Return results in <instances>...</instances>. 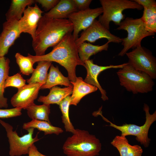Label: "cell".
Wrapping results in <instances>:
<instances>
[{
    "label": "cell",
    "instance_id": "cell-1",
    "mask_svg": "<svg viewBox=\"0 0 156 156\" xmlns=\"http://www.w3.org/2000/svg\"><path fill=\"white\" fill-rule=\"evenodd\" d=\"M73 30V24L68 19H53L42 16L38 23L35 39L32 40L35 55L45 54L48 48L53 47Z\"/></svg>",
    "mask_w": 156,
    "mask_h": 156
},
{
    "label": "cell",
    "instance_id": "cell-2",
    "mask_svg": "<svg viewBox=\"0 0 156 156\" xmlns=\"http://www.w3.org/2000/svg\"><path fill=\"white\" fill-rule=\"evenodd\" d=\"M51 51L44 55L37 56L29 53V57L35 63L40 61L55 62L64 67L68 73V77L70 81L75 82L77 76L76 68L77 65L85 66L80 60L78 53V46L71 33L66 35L61 41L53 47Z\"/></svg>",
    "mask_w": 156,
    "mask_h": 156
},
{
    "label": "cell",
    "instance_id": "cell-3",
    "mask_svg": "<svg viewBox=\"0 0 156 156\" xmlns=\"http://www.w3.org/2000/svg\"><path fill=\"white\" fill-rule=\"evenodd\" d=\"M72 135L64 142L62 149L66 156H97L102 145L99 140L88 131L75 129Z\"/></svg>",
    "mask_w": 156,
    "mask_h": 156
},
{
    "label": "cell",
    "instance_id": "cell-4",
    "mask_svg": "<svg viewBox=\"0 0 156 156\" xmlns=\"http://www.w3.org/2000/svg\"><path fill=\"white\" fill-rule=\"evenodd\" d=\"M117 74L120 85L133 94L147 93L153 90L154 83L151 77L136 69L128 62Z\"/></svg>",
    "mask_w": 156,
    "mask_h": 156
},
{
    "label": "cell",
    "instance_id": "cell-5",
    "mask_svg": "<svg viewBox=\"0 0 156 156\" xmlns=\"http://www.w3.org/2000/svg\"><path fill=\"white\" fill-rule=\"evenodd\" d=\"M101 108L94 112L95 116H101L104 120L110 123L109 126L114 127L121 132V135L127 136L132 135L135 137L136 140L140 142L145 148L148 147L150 143L151 139L148 137V132L152 124L156 120V111L151 114L149 112V106L144 104L143 110L145 112L146 120L142 126H139L135 124H125L122 125L114 124L104 117L102 114Z\"/></svg>",
    "mask_w": 156,
    "mask_h": 156
},
{
    "label": "cell",
    "instance_id": "cell-6",
    "mask_svg": "<svg viewBox=\"0 0 156 156\" xmlns=\"http://www.w3.org/2000/svg\"><path fill=\"white\" fill-rule=\"evenodd\" d=\"M103 13L99 16L98 21L108 30L109 23L113 21L118 25L125 18L123 11L127 9L141 10L143 7L133 0H100Z\"/></svg>",
    "mask_w": 156,
    "mask_h": 156
},
{
    "label": "cell",
    "instance_id": "cell-7",
    "mask_svg": "<svg viewBox=\"0 0 156 156\" xmlns=\"http://www.w3.org/2000/svg\"><path fill=\"white\" fill-rule=\"evenodd\" d=\"M116 29L124 30L127 33V36L122 38L123 48L118 55L120 56L126 54L129 49L141 46V41L144 38L155 34L145 29L140 18L127 17L121 22Z\"/></svg>",
    "mask_w": 156,
    "mask_h": 156
},
{
    "label": "cell",
    "instance_id": "cell-8",
    "mask_svg": "<svg viewBox=\"0 0 156 156\" xmlns=\"http://www.w3.org/2000/svg\"><path fill=\"white\" fill-rule=\"evenodd\" d=\"M0 124L5 128L10 144L9 155L10 156H20L28 154L31 146L38 141L39 132L33 138L34 129L29 128L27 130L28 133L20 137L16 132L13 131L12 126L0 119Z\"/></svg>",
    "mask_w": 156,
    "mask_h": 156
},
{
    "label": "cell",
    "instance_id": "cell-9",
    "mask_svg": "<svg viewBox=\"0 0 156 156\" xmlns=\"http://www.w3.org/2000/svg\"><path fill=\"white\" fill-rule=\"evenodd\" d=\"M126 54L128 62L136 69L145 73L153 79L156 78V60L151 52L141 46Z\"/></svg>",
    "mask_w": 156,
    "mask_h": 156
},
{
    "label": "cell",
    "instance_id": "cell-10",
    "mask_svg": "<svg viewBox=\"0 0 156 156\" xmlns=\"http://www.w3.org/2000/svg\"><path fill=\"white\" fill-rule=\"evenodd\" d=\"M102 38L107 39L109 43H119L122 41V38L112 34L109 30L96 19L88 27L83 31L75 42L78 46L86 41L94 43L97 40Z\"/></svg>",
    "mask_w": 156,
    "mask_h": 156
},
{
    "label": "cell",
    "instance_id": "cell-11",
    "mask_svg": "<svg viewBox=\"0 0 156 156\" xmlns=\"http://www.w3.org/2000/svg\"><path fill=\"white\" fill-rule=\"evenodd\" d=\"M103 12L101 7L93 9L89 8L74 12L69 15L68 19L73 26L72 35L75 40L79 38L80 31L88 27L97 17L102 14Z\"/></svg>",
    "mask_w": 156,
    "mask_h": 156
},
{
    "label": "cell",
    "instance_id": "cell-12",
    "mask_svg": "<svg viewBox=\"0 0 156 156\" xmlns=\"http://www.w3.org/2000/svg\"><path fill=\"white\" fill-rule=\"evenodd\" d=\"M43 12L36 3L34 6H27L22 17L18 21V27L20 33H28L31 35L32 40H34L38 23Z\"/></svg>",
    "mask_w": 156,
    "mask_h": 156
},
{
    "label": "cell",
    "instance_id": "cell-13",
    "mask_svg": "<svg viewBox=\"0 0 156 156\" xmlns=\"http://www.w3.org/2000/svg\"><path fill=\"white\" fill-rule=\"evenodd\" d=\"M42 85L39 83L28 84L18 89L17 92L11 99L12 106L14 107L26 109L34 103Z\"/></svg>",
    "mask_w": 156,
    "mask_h": 156
},
{
    "label": "cell",
    "instance_id": "cell-14",
    "mask_svg": "<svg viewBox=\"0 0 156 156\" xmlns=\"http://www.w3.org/2000/svg\"><path fill=\"white\" fill-rule=\"evenodd\" d=\"M84 63L85 67L87 70L86 77L84 81L89 84L92 85L99 90L101 94V98L103 101L108 100L105 90L103 89L101 86L98 80V77L102 71L111 68H122L127 63L116 65H111L109 66H99L94 63L92 60L89 59L86 61Z\"/></svg>",
    "mask_w": 156,
    "mask_h": 156
},
{
    "label": "cell",
    "instance_id": "cell-15",
    "mask_svg": "<svg viewBox=\"0 0 156 156\" xmlns=\"http://www.w3.org/2000/svg\"><path fill=\"white\" fill-rule=\"evenodd\" d=\"M18 21H6L3 24L2 30L0 34V58L8 53L10 47L20 37Z\"/></svg>",
    "mask_w": 156,
    "mask_h": 156
},
{
    "label": "cell",
    "instance_id": "cell-16",
    "mask_svg": "<svg viewBox=\"0 0 156 156\" xmlns=\"http://www.w3.org/2000/svg\"><path fill=\"white\" fill-rule=\"evenodd\" d=\"M111 144L117 149L120 156H142L143 151L141 146L130 144L126 136L116 135Z\"/></svg>",
    "mask_w": 156,
    "mask_h": 156
},
{
    "label": "cell",
    "instance_id": "cell-17",
    "mask_svg": "<svg viewBox=\"0 0 156 156\" xmlns=\"http://www.w3.org/2000/svg\"><path fill=\"white\" fill-rule=\"evenodd\" d=\"M73 86L72 95L70 96V105L76 106L86 95L95 92L98 88L85 82L81 77H77L75 81H70Z\"/></svg>",
    "mask_w": 156,
    "mask_h": 156
},
{
    "label": "cell",
    "instance_id": "cell-18",
    "mask_svg": "<svg viewBox=\"0 0 156 156\" xmlns=\"http://www.w3.org/2000/svg\"><path fill=\"white\" fill-rule=\"evenodd\" d=\"M78 11L73 0H60L53 8L44 13L46 17L56 19H64L72 13Z\"/></svg>",
    "mask_w": 156,
    "mask_h": 156
},
{
    "label": "cell",
    "instance_id": "cell-19",
    "mask_svg": "<svg viewBox=\"0 0 156 156\" xmlns=\"http://www.w3.org/2000/svg\"><path fill=\"white\" fill-rule=\"evenodd\" d=\"M73 90V85L64 88L54 86L50 89L49 93L47 95L40 96L38 101L43 104L59 105L65 98L72 94Z\"/></svg>",
    "mask_w": 156,
    "mask_h": 156
},
{
    "label": "cell",
    "instance_id": "cell-20",
    "mask_svg": "<svg viewBox=\"0 0 156 156\" xmlns=\"http://www.w3.org/2000/svg\"><path fill=\"white\" fill-rule=\"evenodd\" d=\"M58 85H63L66 87L72 86L68 77L62 75L58 67H55L51 64L46 82L41 86L40 89H50Z\"/></svg>",
    "mask_w": 156,
    "mask_h": 156
},
{
    "label": "cell",
    "instance_id": "cell-21",
    "mask_svg": "<svg viewBox=\"0 0 156 156\" xmlns=\"http://www.w3.org/2000/svg\"><path fill=\"white\" fill-rule=\"evenodd\" d=\"M35 3L34 0H12L5 14L6 21H18L22 17L26 7Z\"/></svg>",
    "mask_w": 156,
    "mask_h": 156
},
{
    "label": "cell",
    "instance_id": "cell-22",
    "mask_svg": "<svg viewBox=\"0 0 156 156\" xmlns=\"http://www.w3.org/2000/svg\"><path fill=\"white\" fill-rule=\"evenodd\" d=\"M10 59L3 57L0 58V109L7 108L8 107V99L4 97V85L9 76L10 70Z\"/></svg>",
    "mask_w": 156,
    "mask_h": 156
},
{
    "label": "cell",
    "instance_id": "cell-23",
    "mask_svg": "<svg viewBox=\"0 0 156 156\" xmlns=\"http://www.w3.org/2000/svg\"><path fill=\"white\" fill-rule=\"evenodd\" d=\"M107 42L102 45H94L91 43L84 42L78 46L79 55L81 61L84 63L89 59L90 57L103 51H107L109 43Z\"/></svg>",
    "mask_w": 156,
    "mask_h": 156
},
{
    "label": "cell",
    "instance_id": "cell-24",
    "mask_svg": "<svg viewBox=\"0 0 156 156\" xmlns=\"http://www.w3.org/2000/svg\"><path fill=\"white\" fill-rule=\"evenodd\" d=\"M38 65L32 73L31 77L27 79L28 84L39 83L42 85L44 84L48 76V70L52 62L42 61L38 62Z\"/></svg>",
    "mask_w": 156,
    "mask_h": 156
},
{
    "label": "cell",
    "instance_id": "cell-25",
    "mask_svg": "<svg viewBox=\"0 0 156 156\" xmlns=\"http://www.w3.org/2000/svg\"><path fill=\"white\" fill-rule=\"evenodd\" d=\"M23 128L26 130L30 128H36L44 132L45 135L54 134L58 135L63 132L61 128L53 126L51 123L36 120H32L29 122L24 123Z\"/></svg>",
    "mask_w": 156,
    "mask_h": 156
},
{
    "label": "cell",
    "instance_id": "cell-26",
    "mask_svg": "<svg viewBox=\"0 0 156 156\" xmlns=\"http://www.w3.org/2000/svg\"><path fill=\"white\" fill-rule=\"evenodd\" d=\"M50 107V105L43 104L38 105L34 103L26 109L28 116L32 120L44 121L51 123L49 118Z\"/></svg>",
    "mask_w": 156,
    "mask_h": 156
},
{
    "label": "cell",
    "instance_id": "cell-27",
    "mask_svg": "<svg viewBox=\"0 0 156 156\" xmlns=\"http://www.w3.org/2000/svg\"><path fill=\"white\" fill-rule=\"evenodd\" d=\"M145 29L153 34L156 32V6L144 8L143 14L140 18Z\"/></svg>",
    "mask_w": 156,
    "mask_h": 156
},
{
    "label": "cell",
    "instance_id": "cell-28",
    "mask_svg": "<svg viewBox=\"0 0 156 156\" xmlns=\"http://www.w3.org/2000/svg\"><path fill=\"white\" fill-rule=\"evenodd\" d=\"M70 101V96H69L64 99L59 105L62 114V121L66 131L73 133L75 129L71 122L69 116Z\"/></svg>",
    "mask_w": 156,
    "mask_h": 156
},
{
    "label": "cell",
    "instance_id": "cell-29",
    "mask_svg": "<svg viewBox=\"0 0 156 156\" xmlns=\"http://www.w3.org/2000/svg\"><path fill=\"white\" fill-rule=\"evenodd\" d=\"M15 57L21 72L23 74L29 75L32 73L34 70L33 67L34 63L29 57L24 56L18 52L16 53Z\"/></svg>",
    "mask_w": 156,
    "mask_h": 156
},
{
    "label": "cell",
    "instance_id": "cell-30",
    "mask_svg": "<svg viewBox=\"0 0 156 156\" xmlns=\"http://www.w3.org/2000/svg\"><path fill=\"white\" fill-rule=\"evenodd\" d=\"M26 80L18 73L12 76H8L6 79L4 88L11 87L18 89L21 88L26 84Z\"/></svg>",
    "mask_w": 156,
    "mask_h": 156
},
{
    "label": "cell",
    "instance_id": "cell-31",
    "mask_svg": "<svg viewBox=\"0 0 156 156\" xmlns=\"http://www.w3.org/2000/svg\"><path fill=\"white\" fill-rule=\"evenodd\" d=\"M21 110L16 107L9 109H0V118H9L20 116L22 114Z\"/></svg>",
    "mask_w": 156,
    "mask_h": 156
},
{
    "label": "cell",
    "instance_id": "cell-32",
    "mask_svg": "<svg viewBox=\"0 0 156 156\" xmlns=\"http://www.w3.org/2000/svg\"><path fill=\"white\" fill-rule=\"evenodd\" d=\"M59 0H35V2L40 4L45 11H49L58 3Z\"/></svg>",
    "mask_w": 156,
    "mask_h": 156
},
{
    "label": "cell",
    "instance_id": "cell-33",
    "mask_svg": "<svg viewBox=\"0 0 156 156\" xmlns=\"http://www.w3.org/2000/svg\"><path fill=\"white\" fill-rule=\"evenodd\" d=\"M78 11L82 10L89 8L92 0H73Z\"/></svg>",
    "mask_w": 156,
    "mask_h": 156
},
{
    "label": "cell",
    "instance_id": "cell-34",
    "mask_svg": "<svg viewBox=\"0 0 156 156\" xmlns=\"http://www.w3.org/2000/svg\"><path fill=\"white\" fill-rule=\"evenodd\" d=\"M142 6L143 8H148L156 6V2L154 0H133Z\"/></svg>",
    "mask_w": 156,
    "mask_h": 156
},
{
    "label": "cell",
    "instance_id": "cell-35",
    "mask_svg": "<svg viewBox=\"0 0 156 156\" xmlns=\"http://www.w3.org/2000/svg\"><path fill=\"white\" fill-rule=\"evenodd\" d=\"M28 155V156H47L39 152L34 144L31 146Z\"/></svg>",
    "mask_w": 156,
    "mask_h": 156
}]
</instances>
